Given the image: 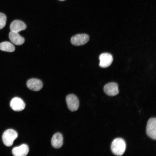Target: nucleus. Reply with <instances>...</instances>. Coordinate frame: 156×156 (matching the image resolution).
<instances>
[{
    "instance_id": "obj_12",
    "label": "nucleus",
    "mask_w": 156,
    "mask_h": 156,
    "mask_svg": "<svg viewBox=\"0 0 156 156\" xmlns=\"http://www.w3.org/2000/svg\"><path fill=\"white\" fill-rule=\"evenodd\" d=\"M63 137L61 133L59 132L56 133L51 138L52 146L55 148H60L63 145Z\"/></svg>"
},
{
    "instance_id": "obj_11",
    "label": "nucleus",
    "mask_w": 156,
    "mask_h": 156,
    "mask_svg": "<svg viewBox=\"0 0 156 156\" xmlns=\"http://www.w3.org/2000/svg\"><path fill=\"white\" fill-rule=\"evenodd\" d=\"M29 148L27 145L23 144L19 146L14 148L12 153L15 156H25L29 152Z\"/></svg>"
},
{
    "instance_id": "obj_2",
    "label": "nucleus",
    "mask_w": 156,
    "mask_h": 156,
    "mask_svg": "<svg viewBox=\"0 0 156 156\" xmlns=\"http://www.w3.org/2000/svg\"><path fill=\"white\" fill-rule=\"evenodd\" d=\"M16 132L12 129H8L5 131L2 135V140L4 144L7 146H11L14 140L17 138Z\"/></svg>"
},
{
    "instance_id": "obj_14",
    "label": "nucleus",
    "mask_w": 156,
    "mask_h": 156,
    "mask_svg": "<svg viewBox=\"0 0 156 156\" xmlns=\"http://www.w3.org/2000/svg\"><path fill=\"white\" fill-rule=\"evenodd\" d=\"M0 49L3 51L13 52L15 51V48L11 43L5 41L0 43Z\"/></svg>"
},
{
    "instance_id": "obj_1",
    "label": "nucleus",
    "mask_w": 156,
    "mask_h": 156,
    "mask_svg": "<svg viewBox=\"0 0 156 156\" xmlns=\"http://www.w3.org/2000/svg\"><path fill=\"white\" fill-rule=\"evenodd\" d=\"M126 148V144L124 140L121 138H116L112 141L111 149L115 155L121 156L124 153Z\"/></svg>"
},
{
    "instance_id": "obj_8",
    "label": "nucleus",
    "mask_w": 156,
    "mask_h": 156,
    "mask_svg": "<svg viewBox=\"0 0 156 156\" xmlns=\"http://www.w3.org/2000/svg\"><path fill=\"white\" fill-rule=\"evenodd\" d=\"M10 106L13 110L16 111H20L24 109L25 105L22 99L18 97H15L11 100Z\"/></svg>"
},
{
    "instance_id": "obj_6",
    "label": "nucleus",
    "mask_w": 156,
    "mask_h": 156,
    "mask_svg": "<svg viewBox=\"0 0 156 156\" xmlns=\"http://www.w3.org/2000/svg\"><path fill=\"white\" fill-rule=\"evenodd\" d=\"M99 66L102 68H107L109 66L112 62L113 58L112 55L108 53L101 54L99 56Z\"/></svg>"
},
{
    "instance_id": "obj_15",
    "label": "nucleus",
    "mask_w": 156,
    "mask_h": 156,
    "mask_svg": "<svg viewBox=\"0 0 156 156\" xmlns=\"http://www.w3.org/2000/svg\"><path fill=\"white\" fill-rule=\"evenodd\" d=\"M7 18L5 15L0 12V29L3 28L5 25Z\"/></svg>"
},
{
    "instance_id": "obj_13",
    "label": "nucleus",
    "mask_w": 156,
    "mask_h": 156,
    "mask_svg": "<svg viewBox=\"0 0 156 156\" xmlns=\"http://www.w3.org/2000/svg\"><path fill=\"white\" fill-rule=\"evenodd\" d=\"M9 36L11 42L16 45H21L25 42V39L21 36L18 32L10 31L9 33Z\"/></svg>"
},
{
    "instance_id": "obj_9",
    "label": "nucleus",
    "mask_w": 156,
    "mask_h": 156,
    "mask_svg": "<svg viewBox=\"0 0 156 156\" xmlns=\"http://www.w3.org/2000/svg\"><path fill=\"white\" fill-rule=\"evenodd\" d=\"M27 87L30 90L34 91H38L42 88L43 83L40 80L32 78L29 79L27 82Z\"/></svg>"
},
{
    "instance_id": "obj_10",
    "label": "nucleus",
    "mask_w": 156,
    "mask_h": 156,
    "mask_svg": "<svg viewBox=\"0 0 156 156\" xmlns=\"http://www.w3.org/2000/svg\"><path fill=\"white\" fill-rule=\"evenodd\" d=\"M26 25L23 21L19 20H15L13 21L10 26L11 31L18 32L25 29Z\"/></svg>"
},
{
    "instance_id": "obj_7",
    "label": "nucleus",
    "mask_w": 156,
    "mask_h": 156,
    "mask_svg": "<svg viewBox=\"0 0 156 156\" xmlns=\"http://www.w3.org/2000/svg\"><path fill=\"white\" fill-rule=\"evenodd\" d=\"M103 89L105 92L109 96H115L117 95L119 92L118 85L115 83L111 82L106 84Z\"/></svg>"
},
{
    "instance_id": "obj_16",
    "label": "nucleus",
    "mask_w": 156,
    "mask_h": 156,
    "mask_svg": "<svg viewBox=\"0 0 156 156\" xmlns=\"http://www.w3.org/2000/svg\"><path fill=\"white\" fill-rule=\"evenodd\" d=\"M60 1H65V0H59Z\"/></svg>"
},
{
    "instance_id": "obj_5",
    "label": "nucleus",
    "mask_w": 156,
    "mask_h": 156,
    "mask_svg": "<svg viewBox=\"0 0 156 156\" xmlns=\"http://www.w3.org/2000/svg\"><path fill=\"white\" fill-rule=\"evenodd\" d=\"M89 36L86 34H79L73 36L70 41L71 43L75 46H79L85 44L89 40Z\"/></svg>"
},
{
    "instance_id": "obj_4",
    "label": "nucleus",
    "mask_w": 156,
    "mask_h": 156,
    "mask_svg": "<svg viewBox=\"0 0 156 156\" xmlns=\"http://www.w3.org/2000/svg\"><path fill=\"white\" fill-rule=\"evenodd\" d=\"M147 135L153 139H156V118H151L148 121L146 127Z\"/></svg>"
},
{
    "instance_id": "obj_3",
    "label": "nucleus",
    "mask_w": 156,
    "mask_h": 156,
    "mask_svg": "<svg viewBox=\"0 0 156 156\" xmlns=\"http://www.w3.org/2000/svg\"><path fill=\"white\" fill-rule=\"evenodd\" d=\"M66 101L69 109L72 112L77 111L79 106V101L77 97L74 94H70L66 96Z\"/></svg>"
}]
</instances>
